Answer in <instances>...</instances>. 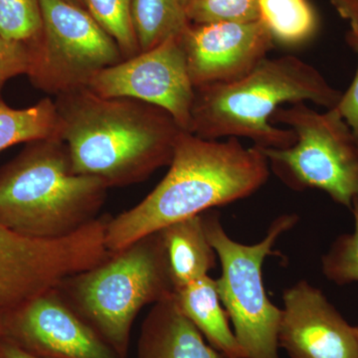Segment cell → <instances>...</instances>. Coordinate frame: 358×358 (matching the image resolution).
Masks as SVG:
<instances>
[{
  "instance_id": "obj_29",
  "label": "cell",
  "mask_w": 358,
  "mask_h": 358,
  "mask_svg": "<svg viewBox=\"0 0 358 358\" xmlns=\"http://www.w3.org/2000/svg\"><path fill=\"white\" fill-rule=\"evenodd\" d=\"M66 1L71 2V3L76 4V6H79L81 7H84V8H86V7H85L84 0H66Z\"/></svg>"
},
{
  "instance_id": "obj_17",
  "label": "cell",
  "mask_w": 358,
  "mask_h": 358,
  "mask_svg": "<svg viewBox=\"0 0 358 358\" xmlns=\"http://www.w3.org/2000/svg\"><path fill=\"white\" fill-rule=\"evenodd\" d=\"M131 10L141 52L180 37L192 24L185 0H131Z\"/></svg>"
},
{
  "instance_id": "obj_10",
  "label": "cell",
  "mask_w": 358,
  "mask_h": 358,
  "mask_svg": "<svg viewBox=\"0 0 358 358\" xmlns=\"http://www.w3.org/2000/svg\"><path fill=\"white\" fill-rule=\"evenodd\" d=\"M87 88L103 98L134 99L162 108L190 133L195 88L179 37L100 71Z\"/></svg>"
},
{
  "instance_id": "obj_15",
  "label": "cell",
  "mask_w": 358,
  "mask_h": 358,
  "mask_svg": "<svg viewBox=\"0 0 358 358\" xmlns=\"http://www.w3.org/2000/svg\"><path fill=\"white\" fill-rule=\"evenodd\" d=\"M174 294L182 313L224 358H248L231 329L216 280L204 275Z\"/></svg>"
},
{
  "instance_id": "obj_4",
  "label": "cell",
  "mask_w": 358,
  "mask_h": 358,
  "mask_svg": "<svg viewBox=\"0 0 358 358\" xmlns=\"http://www.w3.org/2000/svg\"><path fill=\"white\" fill-rule=\"evenodd\" d=\"M108 189L73 171L60 138L31 141L0 167V226L34 239L69 236L99 218Z\"/></svg>"
},
{
  "instance_id": "obj_27",
  "label": "cell",
  "mask_w": 358,
  "mask_h": 358,
  "mask_svg": "<svg viewBox=\"0 0 358 358\" xmlns=\"http://www.w3.org/2000/svg\"><path fill=\"white\" fill-rule=\"evenodd\" d=\"M0 358H40L26 352L8 339L0 341Z\"/></svg>"
},
{
  "instance_id": "obj_23",
  "label": "cell",
  "mask_w": 358,
  "mask_h": 358,
  "mask_svg": "<svg viewBox=\"0 0 358 358\" xmlns=\"http://www.w3.org/2000/svg\"><path fill=\"white\" fill-rule=\"evenodd\" d=\"M186 13L192 24L260 20L259 0H193L186 6Z\"/></svg>"
},
{
  "instance_id": "obj_1",
  "label": "cell",
  "mask_w": 358,
  "mask_h": 358,
  "mask_svg": "<svg viewBox=\"0 0 358 358\" xmlns=\"http://www.w3.org/2000/svg\"><path fill=\"white\" fill-rule=\"evenodd\" d=\"M58 136L73 171L108 188L147 180L169 166L182 131L166 110L129 98H103L88 88L56 96Z\"/></svg>"
},
{
  "instance_id": "obj_2",
  "label": "cell",
  "mask_w": 358,
  "mask_h": 358,
  "mask_svg": "<svg viewBox=\"0 0 358 358\" xmlns=\"http://www.w3.org/2000/svg\"><path fill=\"white\" fill-rule=\"evenodd\" d=\"M166 176L145 199L110 217L106 246L120 251L178 221L200 215L258 192L270 176L267 157L237 138L204 140L179 134Z\"/></svg>"
},
{
  "instance_id": "obj_28",
  "label": "cell",
  "mask_w": 358,
  "mask_h": 358,
  "mask_svg": "<svg viewBox=\"0 0 358 358\" xmlns=\"http://www.w3.org/2000/svg\"><path fill=\"white\" fill-rule=\"evenodd\" d=\"M4 317H6V313L0 310V341L4 338V327H6Z\"/></svg>"
},
{
  "instance_id": "obj_19",
  "label": "cell",
  "mask_w": 358,
  "mask_h": 358,
  "mask_svg": "<svg viewBox=\"0 0 358 358\" xmlns=\"http://www.w3.org/2000/svg\"><path fill=\"white\" fill-rule=\"evenodd\" d=\"M51 138H59L55 101L44 98L25 109L0 103V152L18 143Z\"/></svg>"
},
{
  "instance_id": "obj_5",
  "label": "cell",
  "mask_w": 358,
  "mask_h": 358,
  "mask_svg": "<svg viewBox=\"0 0 358 358\" xmlns=\"http://www.w3.org/2000/svg\"><path fill=\"white\" fill-rule=\"evenodd\" d=\"M56 289L119 358L128 357L141 310L176 293L159 231L70 275Z\"/></svg>"
},
{
  "instance_id": "obj_26",
  "label": "cell",
  "mask_w": 358,
  "mask_h": 358,
  "mask_svg": "<svg viewBox=\"0 0 358 358\" xmlns=\"http://www.w3.org/2000/svg\"><path fill=\"white\" fill-rule=\"evenodd\" d=\"M336 10L350 27L358 28V0H331Z\"/></svg>"
},
{
  "instance_id": "obj_14",
  "label": "cell",
  "mask_w": 358,
  "mask_h": 358,
  "mask_svg": "<svg viewBox=\"0 0 358 358\" xmlns=\"http://www.w3.org/2000/svg\"><path fill=\"white\" fill-rule=\"evenodd\" d=\"M138 358H224L182 313L176 294L152 305L141 327Z\"/></svg>"
},
{
  "instance_id": "obj_18",
  "label": "cell",
  "mask_w": 358,
  "mask_h": 358,
  "mask_svg": "<svg viewBox=\"0 0 358 358\" xmlns=\"http://www.w3.org/2000/svg\"><path fill=\"white\" fill-rule=\"evenodd\" d=\"M259 13L275 43L282 46L308 43L319 30V16L308 0H259Z\"/></svg>"
},
{
  "instance_id": "obj_22",
  "label": "cell",
  "mask_w": 358,
  "mask_h": 358,
  "mask_svg": "<svg viewBox=\"0 0 358 358\" xmlns=\"http://www.w3.org/2000/svg\"><path fill=\"white\" fill-rule=\"evenodd\" d=\"M355 231L341 235L322 257V273L338 285L358 282V199L353 202Z\"/></svg>"
},
{
  "instance_id": "obj_7",
  "label": "cell",
  "mask_w": 358,
  "mask_h": 358,
  "mask_svg": "<svg viewBox=\"0 0 358 358\" xmlns=\"http://www.w3.org/2000/svg\"><path fill=\"white\" fill-rule=\"evenodd\" d=\"M205 232L221 264L216 280L219 298L232 322L238 343L248 358H280L281 308L268 300L263 264L277 240L298 222L296 214H284L271 224L262 241L238 243L228 236L217 211L202 213Z\"/></svg>"
},
{
  "instance_id": "obj_16",
  "label": "cell",
  "mask_w": 358,
  "mask_h": 358,
  "mask_svg": "<svg viewBox=\"0 0 358 358\" xmlns=\"http://www.w3.org/2000/svg\"><path fill=\"white\" fill-rule=\"evenodd\" d=\"M159 232L176 292L215 267L217 255L205 232L202 214L171 224Z\"/></svg>"
},
{
  "instance_id": "obj_24",
  "label": "cell",
  "mask_w": 358,
  "mask_h": 358,
  "mask_svg": "<svg viewBox=\"0 0 358 358\" xmlns=\"http://www.w3.org/2000/svg\"><path fill=\"white\" fill-rule=\"evenodd\" d=\"M31 64L29 44L10 41L0 35V103L7 81L20 75H28Z\"/></svg>"
},
{
  "instance_id": "obj_11",
  "label": "cell",
  "mask_w": 358,
  "mask_h": 358,
  "mask_svg": "<svg viewBox=\"0 0 358 358\" xmlns=\"http://www.w3.org/2000/svg\"><path fill=\"white\" fill-rule=\"evenodd\" d=\"M4 324V338L40 358H119L57 289L6 313Z\"/></svg>"
},
{
  "instance_id": "obj_25",
  "label": "cell",
  "mask_w": 358,
  "mask_h": 358,
  "mask_svg": "<svg viewBox=\"0 0 358 358\" xmlns=\"http://www.w3.org/2000/svg\"><path fill=\"white\" fill-rule=\"evenodd\" d=\"M345 40L358 58V28L350 27L346 33ZM336 108L358 138V66L352 83L343 93Z\"/></svg>"
},
{
  "instance_id": "obj_9",
  "label": "cell",
  "mask_w": 358,
  "mask_h": 358,
  "mask_svg": "<svg viewBox=\"0 0 358 358\" xmlns=\"http://www.w3.org/2000/svg\"><path fill=\"white\" fill-rule=\"evenodd\" d=\"M105 256L103 234L96 224L53 240L21 236L0 226V310L11 312L57 288Z\"/></svg>"
},
{
  "instance_id": "obj_30",
  "label": "cell",
  "mask_w": 358,
  "mask_h": 358,
  "mask_svg": "<svg viewBox=\"0 0 358 358\" xmlns=\"http://www.w3.org/2000/svg\"><path fill=\"white\" fill-rule=\"evenodd\" d=\"M353 331H355V336H357V343H358V326L353 327Z\"/></svg>"
},
{
  "instance_id": "obj_12",
  "label": "cell",
  "mask_w": 358,
  "mask_h": 358,
  "mask_svg": "<svg viewBox=\"0 0 358 358\" xmlns=\"http://www.w3.org/2000/svg\"><path fill=\"white\" fill-rule=\"evenodd\" d=\"M179 40L194 88L241 79L275 45L261 20L192 23Z\"/></svg>"
},
{
  "instance_id": "obj_31",
  "label": "cell",
  "mask_w": 358,
  "mask_h": 358,
  "mask_svg": "<svg viewBox=\"0 0 358 358\" xmlns=\"http://www.w3.org/2000/svg\"><path fill=\"white\" fill-rule=\"evenodd\" d=\"M185 3H186V6H187V4L189 3V2L193 1V0H185Z\"/></svg>"
},
{
  "instance_id": "obj_13",
  "label": "cell",
  "mask_w": 358,
  "mask_h": 358,
  "mask_svg": "<svg viewBox=\"0 0 358 358\" xmlns=\"http://www.w3.org/2000/svg\"><path fill=\"white\" fill-rule=\"evenodd\" d=\"M280 348L291 358H358L353 327L307 281L296 282L282 294Z\"/></svg>"
},
{
  "instance_id": "obj_6",
  "label": "cell",
  "mask_w": 358,
  "mask_h": 358,
  "mask_svg": "<svg viewBox=\"0 0 358 358\" xmlns=\"http://www.w3.org/2000/svg\"><path fill=\"white\" fill-rule=\"evenodd\" d=\"M271 124H285L296 136L289 148H260L273 173L292 189L317 188L352 208L358 199V138L338 108L319 113L307 102L292 103L275 110Z\"/></svg>"
},
{
  "instance_id": "obj_20",
  "label": "cell",
  "mask_w": 358,
  "mask_h": 358,
  "mask_svg": "<svg viewBox=\"0 0 358 358\" xmlns=\"http://www.w3.org/2000/svg\"><path fill=\"white\" fill-rule=\"evenodd\" d=\"M89 13L119 45L124 59L141 53L131 21V0H84Z\"/></svg>"
},
{
  "instance_id": "obj_21",
  "label": "cell",
  "mask_w": 358,
  "mask_h": 358,
  "mask_svg": "<svg viewBox=\"0 0 358 358\" xmlns=\"http://www.w3.org/2000/svg\"><path fill=\"white\" fill-rule=\"evenodd\" d=\"M40 0H0V35L10 41L29 44L42 31Z\"/></svg>"
},
{
  "instance_id": "obj_3",
  "label": "cell",
  "mask_w": 358,
  "mask_h": 358,
  "mask_svg": "<svg viewBox=\"0 0 358 358\" xmlns=\"http://www.w3.org/2000/svg\"><path fill=\"white\" fill-rule=\"evenodd\" d=\"M341 96L301 59L266 57L237 81L195 88L190 133L204 140L245 138L259 148H287L296 136L292 129L271 124L275 110L299 102L333 109Z\"/></svg>"
},
{
  "instance_id": "obj_8",
  "label": "cell",
  "mask_w": 358,
  "mask_h": 358,
  "mask_svg": "<svg viewBox=\"0 0 358 358\" xmlns=\"http://www.w3.org/2000/svg\"><path fill=\"white\" fill-rule=\"evenodd\" d=\"M42 31L29 43L28 78L37 89L60 96L87 88L100 71L124 60L119 45L84 7L40 0Z\"/></svg>"
}]
</instances>
